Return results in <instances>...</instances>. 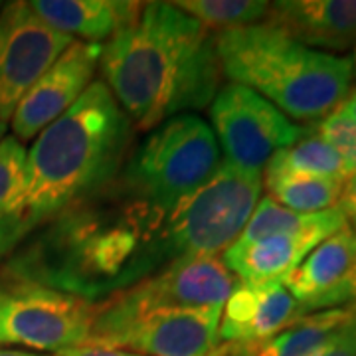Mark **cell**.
Returning a JSON list of instances; mask_svg holds the SVG:
<instances>
[{
  "label": "cell",
  "mask_w": 356,
  "mask_h": 356,
  "mask_svg": "<svg viewBox=\"0 0 356 356\" xmlns=\"http://www.w3.org/2000/svg\"><path fill=\"white\" fill-rule=\"evenodd\" d=\"M0 356H38V355L24 353V350H0Z\"/></svg>",
  "instance_id": "31"
},
{
  "label": "cell",
  "mask_w": 356,
  "mask_h": 356,
  "mask_svg": "<svg viewBox=\"0 0 356 356\" xmlns=\"http://www.w3.org/2000/svg\"><path fill=\"white\" fill-rule=\"evenodd\" d=\"M261 172L222 163L196 194L170 210L156 236L161 269L180 259L218 257L242 236L261 196Z\"/></svg>",
  "instance_id": "6"
},
{
  "label": "cell",
  "mask_w": 356,
  "mask_h": 356,
  "mask_svg": "<svg viewBox=\"0 0 356 356\" xmlns=\"http://www.w3.org/2000/svg\"><path fill=\"white\" fill-rule=\"evenodd\" d=\"M214 46L229 83L250 88L297 121L325 119L350 91V58L311 50L267 22L214 32Z\"/></svg>",
  "instance_id": "4"
},
{
  "label": "cell",
  "mask_w": 356,
  "mask_h": 356,
  "mask_svg": "<svg viewBox=\"0 0 356 356\" xmlns=\"http://www.w3.org/2000/svg\"><path fill=\"white\" fill-rule=\"evenodd\" d=\"M145 2L129 0H32L30 8L54 30L97 44L139 18Z\"/></svg>",
  "instance_id": "16"
},
{
  "label": "cell",
  "mask_w": 356,
  "mask_h": 356,
  "mask_svg": "<svg viewBox=\"0 0 356 356\" xmlns=\"http://www.w3.org/2000/svg\"><path fill=\"white\" fill-rule=\"evenodd\" d=\"M252 348L245 344H220L212 356H252Z\"/></svg>",
  "instance_id": "28"
},
{
  "label": "cell",
  "mask_w": 356,
  "mask_h": 356,
  "mask_svg": "<svg viewBox=\"0 0 356 356\" xmlns=\"http://www.w3.org/2000/svg\"><path fill=\"white\" fill-rule=\"evenodd\" d=\"M222 165L212 127L182 113L161 123L129 154L115 184L127 196L168 214L216 175Z\"/></svg>",
  "instance_id": "5"
},
{
  "label": "cell",
  "mask_w": 356,
  "mask_h": 356,
  "mask_svg": "<svg viewBox=\"0 0 356 356\" xmlns=\"http://www.w3.org/2000/svg\"><path fill=\"white\" fill-rule=\"evenodd\" d=\"M238 277L220 257L180 259L97 303L88 343L131 318L161 309H222Z\"/></svg>",
  "instance_id": "7"
},
{
  "label": "cell",
  "mask_w": 356,
  "mask_h": 356,
  "mask_svg": "<svg viewBox=\"0 0 356 356\" xmlns=\"http://www.w3.org/2000/svg\"><path fill=\"white\" fill-rule=\"evenodd\" d=\"M4 299H6V295H4V293H0V313H2V305H4Z\"/></svg>",
  "instance_id": "33"
},
{
  "label": "cell",
  "mask_w": 356,
  "mask_h": 356,
  "mask_svg": "<svg viewBox=\"0 0 356 356\" xmlns=\"http://www.w3.org/2000/svg\"><path fill=\"white\" fill-rule=\"evenodd\" d=\"M266 172L329 178L341 184H344L346 178L350 177L343 156L327 140L321 139L313 129L295 145L273 154L266 165Z\"/></svg>",
  "instance_id": "20"
},
{
  "label": "cell",
  "mask_w": 356,
  "mask_h": 356,
  "mask_svg": "<svg viewBox=\"0 0 356 356\" xmlns=\"http://www.w3.org/2000/svg\"><path fill=\"white\" fill-rule=\"evenodd\" d=\"M4 133H6V123L0 121V140L4 139Z\"/></svg>",
  "instance_id": "32"
},
{
  "label": "cell",
  "mask_w": 356,
  "mask_h": 356,
  "mask_svg": "<svg viewBox=\"0 0 356 356\" xmlns=\"http://www.w3.org/2000/svg\"><path fill=\"white\" fill-rule=\"evenodd\" d=\"M305 317L281 281L248 283L238 280L222 307L218 339L224 344L257 346Z\"/></svg>",
  "instance_id": "13"
},
{
  "label": "cell",
  "mask_w": 356,
  "mask_h": 356,
  "mask_svg": "<svg viewBox=\"0 0 356 356\" xmlns=\"http://www.w3.org/2000/svg\"><path fill=\"white\" fill-rule=\"evenodd\" d=\"M339 109L348 117V121L356 127V89L355 91H348V95H346L344 102L339 105Z\"/></svg>",
  "instance_id": "29"
},
{
  "label": "cell",
  "mask_w": 356,
  "mask_h": 356,
  "mask_svg": "<svg viewBox=\"0 0 356 356\" xmlns=\"http://www.w3.org/2000/svg\"><path fill=\"white\" fill-rule=\"evenodd\" d=\"M344 226H346V220L337 206L323 212H315V214H299L266 196L257 202L254 214L248 220L236 245H250V243L261 242L273 236L303 234V232H313V229L337 234Z\"/></svg>",
  "instance_id": "19"
},
{
  "label": "cell",
  "mask_w": 356,
  "mask_h": 356,
  "mask_svg": "<svg viewBox=\"0 0 356 356\" xmlns=\"http://www.w3.org/2000/svg\"><path fill=\"white\" fill-rule=\"evenodd\" d=\"M165 218L113 180L26 238L8 255L4 271L20 285L97 303L161 269L156 234Z\"/></svg>",
  "instance_id": "1"
},
{
  "label": "cell",
  "mask_w": 356,
  "mask_h": 356,
  "mask_svg": "<svg viewBox=\"0 0 356 356\" xmlns=\"http://www.w3.org/2000/svg\"><path fill=\"white\" fill-rule=\"evenodd\" d=\"M313 356H356V318L334 332Z\"/></svg>",
  "instance_id": "25"
},
{
  "label": "cell",
  "mask_w": 356,
  "mask_h": 356,
  "mask_svg": "<svg viewBox=\"0 0 356 356\" xmlns=\"http://www.w3.org/2000/svg\"><path fill=\"white\" fill-rule=\"evenodd\" d=\"M97 303L72 293L20 285L6 295L0 313V343L62 353L86 346Z\"/></svg>",
  "instance_id": "9"
},
{
  "label": "cell",
  "mask_w": 356,
  "mask_h": 356,
  "mask_svg": "<svg viewBox=\"0 0 356 356\" xmlns=\"http://www.w3.org/2000/svg\"><path fill=\"white\" fill-rule=\"evenodd\" d=\"M56 356H140L129 350H117V348H97V346H77V348H67Z\"/></svg>",
  "instance_id": "27"
},
{
  "label": "cell",
  "mask_w": 356,
  "mask_h": 356,
  "mask_svg": "<svg viewBox=\"0 0 356 356\" xmlns=\"http://www.w3.org/2000/svg\"><path fill=\"white\" fill-rule=\"evenodd\" d=\"M0 10H2V2H0Z\"/></svg>",
  "instance_id": "35"
},
{
  "label": "cell",
  "mask_w": 356,
  "mask_h": 356,
  "mask_svg": "<svg viewBox=\"0 0 356 356\" xmlns=\"http://www.w3.org/2000/svg\"><path fill=\"white\" fill-rule=\"evenodd\" d=\"M332 234L323 229L273 236L250 245H232L222 254V261L238 280L248 283L281 281L301 266L318 243Z\"/></svg>",
  "instance_id": "17"
},
{
  "label": "cell",
  "mask_w": 356,
  "mask_h": 356,
  "mask_svg": "<svg viewBox=\"0 0 356 356\" xmlns=\"http://www.w3.org/2000/svg\"><path fill=\"white\" fill-rule=\"evenodd\" d=\"M350 305L356 307V264L353 273H350Z\"/></svg>",
  "instance_id": "30"
},
{
  "label": "cell",
  "mask_w": 356,
  "mask_h": 356,
  "mask_svg": "<svg viewBox=\"0 0 356 356\" xmlns=\"http://www.w3.org/2000/svg\"><path fill=\"white\" fill-rule=\"evenodd\" d=\"M133 125L102 79L40 133L26 154L22 188L0 214V259L50 220L111 184Z\"/></svg>",
  "instance_id": "2"
},
{
  "label": "cell",
  "mask_w": 356,
  "mask_h": 356,
  "mask_svg": "<svg viewBox=\"0 0 356 356\" xmlns=\"http://www.w3.org/2000/svg\"><path fill=\"white\" fill-rule=\"evenodd\" d=\"M99 62L102 81L139 131L206 109L224 77L214 32L172 2H145L139 18L103 46Z\"/></svg>",
  "instance_id": "3"
},
{
  "label": "cell",
  "mask_w": 356,
  "mask_h": 356,
  "mask_svg": "<svg viewBox=\"0 0 356 356\" xmlns=\"http://www.w3.org/2000/svg\"><path fill=\"white\" fill-rule=\"evenodd\" d=\"M356 264V234L348 226L321 242L283 285L309 315L350 303V273Z\"/></svg>",
  "instance_id": "14"
},
{
  "label": "cell",
  "mask_w": 356,
  "mask_h": 356,
  "mask_svg": "<svg viewBox=\"0 0 356 356\" xmlns=\"http://www.w3.org/2000/svg\"><path fill=\"white\" fill-rule=\"evenodd\" d=\"M267 196L299 214H315L337 206L343 184L329 178L266 172Z\"/></svg>",
  "instance_id": "21"
},
{
  "label": "cell",
  "mask_w": 356,
  "mask_h": 356,
  "mask_svg": "<svg viewBox=\"0 0 356 356\" xmlns=\"http://www.w3.org/2000/svg\"><path fill=\"white\" fill-rule=\"evenodd\" d=\"M264 22L311 50H348L356 42V0L269 2Z\"/></svg>",
  "instance_id": "15"
},
{
  "label": "cell",
  "mask_w": 356,
  "mask_h": 356,
  "mask_svg": "<svg viewBox=\"0 0 356 356\" xmlns=\"http://www.w3.org/2000/svg\"><path fill=\"white\" fill-rule=\"evenodd\" d=\"M26 149L16 137L0 140V214L13 204L26 175Z\"/></svg>",
  "instance_id": "23"
},
{
  "label": "cell",
  "mask_w": 356,
  "mask_h": 356,
  "mask_svg": "<svg viewBox=\"0 0 356 356\" xmlns=\"http://www.w3.org/2000/svg\"><path fill=\"white\" fill-rule=\"evenodd\" d=\"M337 208L346 220V226L356 234V172L346 178L337 200Z\"/></svg>",
  "instance_id": "26"
},
{
  "label": "cell",
  "mask_w": 356,
  "mask_h": 356,
  "mask_svg": "<svg viewBox=\"0 0 356 356\" xmlns=\"http://www.w3.org/2000/svg\"><path fill=\"white\" fill-rule=\"evenodd\" d=\"M72 36L48 26L30 8L14 0L0 10V121L13 119L28 89L64 54Z\"/></svg>",
  "instance_id": "10"
},
{
  "label": "cell",
  "mask_w": 356,
  "mask_h": 356,
  "mask_svg": "<svg viewBox=\"0 0 356 356\" xmlns=\"http://www.w3.org/2000/svg\"><path fill=\"white\" fill-rule=\"evenodd\" d=\"M353 318H356L355 305L309 313L269 341L254 346L252 356H313Z\"/></svg>",
  "instance_id": "18"
},
{
  "label": "cell",
  "mask_w": 356,
  "mask_h": 356,
  "mask_svg": "<svg viewBox=\"0 0 356 356\" xmlns=\"http://www.w3.org/2000/svg\"><path fill=\"white\" fill-rule=\"evenodd\" d=\"M102 44L72 42L50 70L28 89L13 115L16 139L30 140L51 125L93 83L102 60Z\"/></svg>",
  "instance_id": "12"
},
{
  "label": "cell",
  "mask_w": 356,
  "mask_h": 356,
  "mask_svg": "<svg viewBox=\"0 0 356 356\" xmlns=\"http://www.w3.org/2000/svg\"><path fill=\"white\" fill-rule=\"evenodd\" d=\"M172 4L212 32L259 24L269 8V2L264 0H180Z\"/></svg>",
  "instance_id": "22"
},
{
  "label": "cell",
  "mask_w": 356,
  "mask_h": 356,
  "mask_svg": "<svg viewBox=\"0 0 356 356\" xmlns=\"http://www.w3.org/2000/svg\"><path fill=\"white\" fill-rule=\"evenodd\" d=\"M222 309H161L131 318L89 346L140 356H212L220 346Z\"/></svg>",
  "instance_id": "11"
},
{
  "label": "cell",
  "mask_w": 356,
  "mask_h": 356,
  "mask_svg": "<svg viewBox=\"0 0 356 356\" xmlns=\"http://www.w3.org/2000/svg\"><path fill=\"white\" fill-rule=\"evenodd\" d=\"M317 135L325 139L337 153L343 156L350 175L356 172V127L348 121V117L337 107L329 113L317 127Z\"/></svg>",
  "instance_id": "24"
},
{
  "label": "cell",
  "mask_w": 356,
  "mask_h": 356,
  "mask_svg": "<svg viewBox=\"0 0 356 356\" xmlns=\"http://www.w3.org/2000/svg\"><path fill=\"white\" fill-rule=\"evenodd\" d=\"M210 121L224 163L252 172H261L273 154L295 145L311 131L293 123L259 93L238 83L218 89L210 107Z\"/></svg>",
  "instance_id": "8"
},
{
  "label": "cell",
  "mask_w": 356,
  "mask_h": 356,
  "mask_svg": "<svg viewBox=\"0 0 356 356\" xmlns=\"http://www.w3.org/2000/svg\"><path fill=\"white\" fill-rule=\"evenodd\" d=\"M353 74L356 76V51H355V62H353Z\"/></svg>",
  "instance_id": "34"
}]
</instances>
